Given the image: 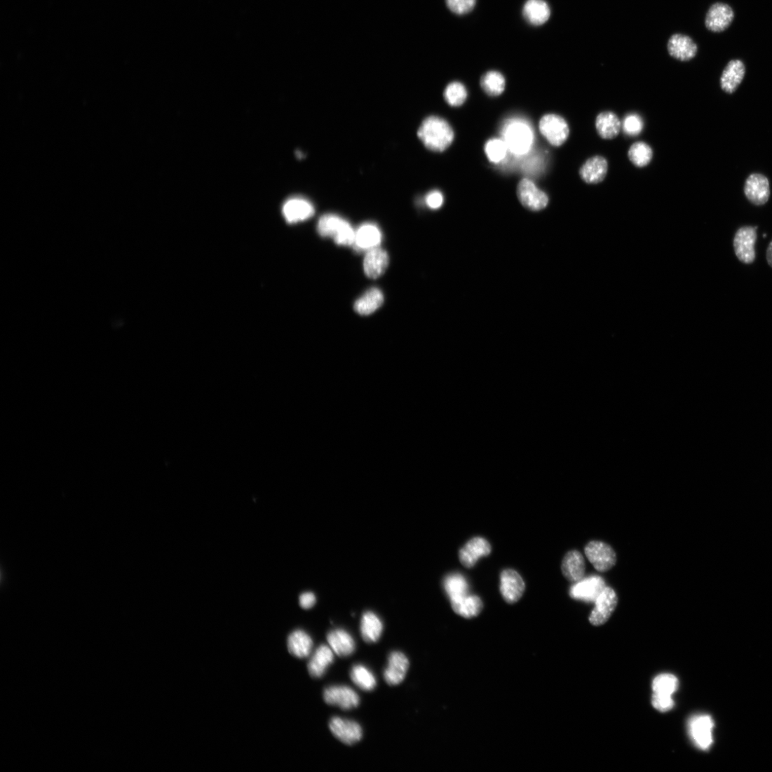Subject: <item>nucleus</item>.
<instances>
[{"mask_svg": "<svg viewBox=\"0 0 772 772\" xmlns=\"http://www.w3.org/2000/svg\"><path fill=\"white\" fill-rule=\"evenodd\" d=\"M334 660V652L332 648L320 646L311 657L308 665L310 675L313 678L322 677Z\"/></svg>", "mask_w": 772, "mask_h": 772, "instance_id": "22", "label": "nucleus"}, {"mask_svg": "<svg viewBox=\"0 0 772 772\" xmlns=\"http://www.w3.org/2000/svg\"><path fill=\"white\" fill-rule=\"evenodd\" d=\"M426 202L429 208L438 209L442 205L444 198L440 192L433 191L426 196Z\"/></svg>", "mask_w": 772, "mask_h": 772, "instance_id": "43", "label": "nucleus"}, {"mask_svg": "<svg viewBox=\"0 0 772 772\" xmlns=\"http://www.w3.org/2000/svg\"><path fill=\"white\" fill-rule=\"evenodd\" d=\"M445 98L451 106L459 107L465 102L467 98V90L461 83H452L445 91Z\"/></svg>", "mask_w": 772, "mask_h": 772, "instance_id": "38", "label": "nucleus"}, {"mask_svg": "<svg viewBox=\"0 0 772 772\" xmlns=\"http://www.w3.org/2000/svg\"><path fill=\"white\" fill-rule=\"evenodd\" d=\"M562 571L564 577L572 583H576L583 578L585 564L583 557L579 551L570 550L565 555L562 564Z\"/></svg>", "mask_w": 772, "mask_h": 772, "instance_id": "23", "label": "nucleus"}, {"mask_svg": "<svg viewBox=\"0 0 772 772\" xmlns=\"http://www.w3.org/2000/svg\"><path fill=\"white\" fill-rule=\"evenodd\" d=\"M585 555L594 567L600 572H606L612 569L616 563V555L609 544L599 541H592L585 548Z\"/></svg>", "mask_w": 772, "mask_h": 772, "instance_id": "5", "label": "nucleus"}, {"mask_svg": "<svg viewBox=\"0 0 772 772\" xmlns=\"http://www.w3.org/2000/svg\"><path fill=\"white\" fill-rule=\"evenodd\" d=\"M596 128L604 139L616 137L621 129V123L616 114L612 112H603L596 120Z\"/></svg>", "mask_w": 772, "mask_h": 772, "instance_id": "32", "label": "nucleus"}, {"mask_svg": "<svg viewBox=\"0 0 772 772\" xmlns=\"http://www.w3.org/2000/svg\"><path fill=\"white\" fill-rule=\"evenodd\" d=\"M670 54L675 58L688 61L695 57L697 46L689 36L683 34H675L668 43Z\"/></svg>", "mask_w": 772, "mask_h": 772, "instance_id": "24", "label": "nucleus"}, {"mask_svg": "<svg viewBox=\"0 0 772 772\" xmlns=\"http://www.w3.org/2000/svg\"><path fill=\"white\" fill-rule=\"evenodd\" d=\"M381 233L374 224H364L355 232L354 245L358 250H370L378 248L381 242Z\"/></svg>", "mask_w": 772, "mask_h": 772, "instance_id": "27", "label": "nucleus"}, {"mask_svg": "<svg viewBox=\"0 0 772 772\" xmlns=\"http://www.w3.org/2000/svg\"><path fill=\"white\" fill-rule=\"evenodd\" d=\"M607 171V161L604 157L597 156L585 162L579 170V175L586 183L597 184L604 180Z\"/></svg>", "mask_w": 772, "mask_h": 772, "instance_id": "21", "label": "nucleus"}, {"mask_svg": "<svg viewBox=\"0 0 772 772\" xmlns=\"http://www.w3.org/2000/svg\"><path fill=\"white\" fill-rule=\"evenodd\" d=\"M618 604V597L612 588L606 586L595 602V607L590 616V621L595 627L607 623Z\"/></svg>", "mask_w": 772, "mask_h": 772, "instance_id": "8", "label": "nucleus"}, {"mask_svg": "<svg viewBox=\"0 0 772 772\" xmlns=\"http://www.w3.org/2000/svg\"><path fill=\"white\" fill-rule=\"evenodd\" d=\"M503 137L508 149L517 155L527 153L533 142L529 127L520 122L508 124L504 130Z\"/></svg>", "mask_w": 772, "mask_h": 772, "instance_id": "3", "label": "nucleus"}, {"mask_svg": "<svg viewBox=\"0 0 772 772\" xmlns=\"http://www.w3.org/2000/svg\"><path fill=\"white\" fill-rule=\"evenodd\" d=\"M715 723L709 715H698L690 722L689 729L692 740L696 746L703 750L710 748L713 744Z\"/></svg>", "mask_w": 772, "mask_h": 772, "instance_id": "7", "label": "nucleus"}, {"mask_svg": "<svg viewBox=\"0 0 772 772\" xmlns=\"http://www.w3.org/2000/svg\"><path fill=\"white\" fill-rule=\"evenodd\" d=\"M316 602V597L311 592L302 594L299 599L301 607L305 609H309L313 607L315 605Z\"/></svg>", "mask_w": 772, "mask_h": 772, "instance_id": "44", "label": "nucleus"}, {"mask_svg": "<svg viewBox=\"0 0 772 772\" xmlns=\"http://www.w3.org/2000/svg\"><path fill=\"white\" fill-rule=\"evenodd\" d=\"M327 640L330 647L339 656H349L355 650L354 639L344 630H337L330 632L327 636Z\"/></svg>", "mask_w": 772, "mask_h": 772, "instance_id": "25", "label": "nucleus"}, {"mask_svg": "<svg viewBox=\"0 0 772 772\" xmlns=\"http://www.w3.org/2000/svg\"><path fill=\"white\" fill-rule=\"evenodd\" d=\"M679 685L677 678L670 674L657 676L652 684L654 693L672 696L677 689Z\"/></svg>", "mask_w": 772, "mask_h": 772, "instance_id": "37", "label": "nucleus"}, {"mask_svg": "<svg viewBox=\"0 0 772 772\" xmlns=\"http://www.w3.org/2000/svg\"><path fill=\"white\" fill-rule=\"evenodd\" d=\"M384 295L381 291L376 287L367 290L364 295L359 299L354 305L356 313L362 316H367L374 313L384 304Z\"/></svg>", "mask_w": 772, "mask_h": 772, "instance_id": "31", "label": "nucleus"}, {"mask_svg": "<svg viewBox=\"0 0 772 772\" xmlns=\"http://www.w3.org/2000/svg\"><path fill=\"white\" fill-rule=\"evenodd\" d=\"M318 232L322 237H330L339 245L354 244L355 232L344 219L333 214L322 216L318 224Z\"/></svg>", "mask_w": 772, "mask_h": 772, "instance_id": "2", "label": "nucleus"}, {"mask_svg": "<svg viewBox=\"0 0 772 772\" xmlns=\"http://www.w3.org/2000/svg\"><path fill=\"white\" fill-rule=\"evenodd\" d=\"M389 264V257L384 250L375 248L367 252L363 269L365 275L372 279H377L382 276L387 269Z\"/></svg>", "mask_w": 772, "mask_h": 772, "instance_id": "18", "label": "nucleus"}, {"mask_svg": "<svg viewBox=\"0 0 772 772\" xmlns=\"http://www.w3.org/2000/svg\"><path fill=\"white\" fill-rule=\"evenodd\" d=\"M313 642L311 637L302 630L293 632L287 639L289 652L298 658L308 657L313 649Z\"/></svg>", "mask_w": 772, "mask_h": 772, "instance_id": "30", "label": "nucleus"}, {"mask_svg": "<svg viewBox=\"0 0 772 772\" xmlns=\"http://www.w3.org/2000/svg\"><path fill=\"white\" fill-rule=\"evenodd\" d=\"M523 15L529 23L539 26L548 21L550 11L544 0H528L524 6Z\"/></svg>", "mask_w": 772, "mask_h": 772, "instance_id": "29", "label": "nucleus"}, {"mask_svg": "<svg viewBox=\"0 0 772 772\" xmlns=\"http://www.w3.org/2000/svg\"><path fill=\"white\" fill-rule=\"evenodd\" d=\"M383 630V623L374 613L369 611L363 615L360 633L365 642H377L382 635Z\"/></svg>", "mask_w": 772, "mask_h": 772, "instance_id": "28", "label": "nucleus"}, {"mask_svg": "<svg viewBox=\"0 0 772 772\" xmlns=\"http://www.w3.org/2000/svg\"><path fill=\"white\" fill-rule=\"evenodd\" d=\"M500 591L507 603L514 604L522 597L525 591V583L518 572L506 569L501 574Z\"/></svg>", "mask_w": 772, "mask_h": 772, "instance_id": "11", "label": "nucleus"}, {"mask_svg": "<svg viewBox=\"0 0 772 772\" xmlns=\"http://www.w3.org/2000/svg\"><path fill=\"white\" fill-rule=\"evenodd\" d=\"M517 196L520 203L527 209L539 211L544 209L548 203V198L540 191L530 180L524 178L518 184Z\"/></svg>", "mask_w": 772, "mask_h": 772, "instance_id": "9", "label": "nucleus"}, {"mask_svg": "<svg viewBox=\"0 0 772 772\" xmlns=\"http://www.w3.org/2000/svg\"><path fill=\"white\" fill-rule=\"evenodd\" d=\"M604 580L597 576L583 578L574 584L570 590V596L574 600L596 602L606 588Z\"/></svg>", "mask_w": 772, "mask_h": 772, "instance_id": "12", "label": "nucleus"}, {"mask_svg": "<svg viewBox=\"0 0 772 772\" xmlns=\"http://www.w3.org/2000/svg\"><path fill=\"white\" fill-rule=\"evenodd\" d=\"M480 83L483 90L491 97L499 96L505 90V79L501 73L496 71L487 72L482 76Z\"/></svg>", "mask_w": 772, "mask_h": 772, "instance_id": "33", "label": "nucleus"}, {"mask_svg": "<svg viewBox=\"0 0 772 772\" xmlns=\"http://www.w3.org/2000/svg\"><path fill=\"white\" fill-rule=\"evenodd\" d=\"M744 191L750 202L755 205H763L770 197L768 180L761 174H752L745 182Z\"/></svg>", "mask_w": 772, "mask_h": 772, "instance_id": "15", "label": "nucleus"}, {"mask_svg": "<svg viewBox=\"0 0 772 772\" xmlns=\"http://www.w3.org/2000/svg\"><path fill=\"white\" fill-rule=\"evenodd\" d=\"M652 705L658 711L666 712L674 707L675 703L672 696L654 693L652 696Z\"/></svg>", "mask_w": 772, "mask_h": 772, "instance_id": "42", "label": "nucleus"}, {"mask_svg": "<svg viewBox=\"0 0 772 772\" xmlns=\"http://www.w3.org/2000/svg\"><path fill=\"white\" fill-rule=\"evenodd\" d=\"M507 146L504 141L499 139L489 140L485 145V153L491 162L499 163L503 161L507 153Z\"/></svg>", "mask_w": 772, "mask_h": 772, "instance_id": "39", "label": "nucleus"}, {"mask_svg": "<svg viewBox=\"0 0 772 772\" xmlns=\"http://www.w3.org/2000/svg\"><path fill=\"white\" fill-rule=\"evenodd\" d=\"M733 16V12L729 6L716 4L710 8L707 15L706 26L712 32H722L731 25Z\"/></svg>", "mask_w": 772, "mask_h": 772, "instance_id": "20", "label": "nucleus"}, {"mask_svg": "<svg viewBox=\"0 0 772 772\" xmlns=\"http://www.w3.org/2000/svg\"><path fill=\"white\" fill-rule=\"evenodd\" d=\"M353 682L360 689L371 691L377 686V679L374 674L363 665H355L351 672Z\"/></svg>", "mask_w": 772, "mask_h": 772, "instance_id": "34", "label": "nucleus"}, {"mask_svg": "<svg viewBox=\"0 0 772 772\" xmlns=\"http://www.w3.org/2000/svg\"><path fill=\"white\" fill-rule=\"evenodd\" d=\"M418 136L426 148L441 153L449 148L454 139V132L449 123L437 116L426 118L421 125Z\"/></svg>", "mask_w": 772, "mask_h": 772, "instance_id": "1", "label": "nucleus"}, {"mask_svg": "<svg viewBox=\"0 0 772 772\" xmlns=\"http://www.w3.org/2000/svg\"><path fill=\"white\" fill-rule=\"evenodd\" d=\"M409 668V661L405 654L399 651L391 653L384 674L386 682L390 686L398 685L405 679Z\"/></svg>", "mask_w": 772, "mask_h": 772, "instance_id": "17", "label": "nucleus"}, {"mask_svg": "<svg viewBox=\"0 0 772 772\" xmlns=\"http://www.w3.org/2000/svg\"><path fill=\"white\" fill-rule=\"evenodd\" d=\"M329 728L338 740L347 745L356 744L363 737L361 726L358 723L340 717L330 720Z\"/></svg>", "mask_w": 772, "mask_h": 772, "instance_id": "13", "label": "nucleus"}, {"mask_svg": "<svg viewBox=\"0 0 772 772\" xmlns=\"http://www.w3.org/2000/svg\"><path fill=\"white\" fill-rule=\"evenodd\" d=\"M323 698L326 704L337 706L343 710L356 708L360 698L355 691L346 686H330L325 689Z\"/></svg>", "mask_w": 772, "mask_h": 772, "instance_id": "10", "label": "nucleus"}, {"mask_svg": "<svg viewBox=\"0 0 772 772\" xmlns=\"http://www.w3.org/2000/svg\"><path fill=\"white\" fill-rule=\"evenodd\" d=\"M766 261H767L768 264L769 265L770 267L772 268V240L769 243V244L768 245V248L766 249Z\"/></svg>", "mask_w": 772, "mask_h": 772, "instance_id": "45", "label": "nucleus"}, {"mask_svg": "<svg viewBox=\"0 0 772 772\" xmlns=\"http://www.w3.org/2000/svg\"><path fill=\"white\" fill-rule=\"evenodd\" d=\"M745 75V66L741 60H734L730 61L723 71L721 77L722 89L727 93H733L743 82Z\"/></svg>", "mask_w": 772, "mask_h": 772, "instance_id": "19", "label": "nucleus"}, {"mask_svg": "<svg viewBox=\"0 0 772 772\" xmlns=\"http://www.w3.org/2000/svg\"><path fill=\"white\" fill-rule=\"evenodd\" d=\"M453 610L459 615L470 618L479 615L483 609L482 600L474 595H465L450 600Z\"/></svg>", "mask_w": 772, "mask_h": 772, "instance_id": "26", "label": "nucleus"}, {"mask_svg": "<svg viewBox=\"0 0 772 772\" xmlns=\"http://www.w3.org/2000/svg\"><path fill=\"white\" fill-rule=\"evenodd\" d=\"M315 213L313 205L302 198H293L283 205V215L287 222L296 224L311 217Z\"/></svg>", "mask_w": 772, "mask_h": 772, "instance_id": "16", "label": "nucleus"}, {"mask_svg": "<svg viewBox=\"0 0 772 772\" xmlns=\"http://www.w3.org/2000/svg\"><path fill=\"white\" fill-rule=\"evenodd\" d=\"M539 130L548 142L555 147L562 145L569 135V128L567 121L556 114H547L542 117L539 123Z\"/></svg>", "mask_w": 772, "mask_h": 772, "instance_id": "6", "label": "nucleus"}, {"mask_svg": "<svg viewBox=\"0 0 772 772\" xmlns=\"http://www.w3.org/2000/svg\"><path fill=\"white\" fill-rule=\"evenodd\" d=\"M444 583L445 590L450 600L468 595L469 586L468 582L461 574H454L448 576Z\"/></svg>", "mask_w": 772, "mask_h": 772, "instance_id": "35", "label": "nucleus"}, {"mask_svg": "<svg viewBox=\"0 0 772 772\" xmlns=\"http://www.w3.org/2000/svg\"><path fill=\"white\" fill-rule=\"evenodd\" d=\"M492 553L489 542L482 537L470 539L459 551V560L466 568H472L483 557L489 556Z\"/></svg>", "mask_w": 772, "mask_h": 772, "instance_id": "14", "label": "nucleus"}, {"mask_svg": "<svg viewBox=\"0 0 772 772\" xmlns=\"http://www.w3.org/2000/svg\"><path fill=\"white\" fill-rule=\"evenodd\" d=\"M621 128L628 135L637 136L644 128V121L638 114H632L624 118Z\"/></svg>", "mask_w": 772, "mask_h": 772, "instance_id": "40", "label": "nucleus"}, {"mask_svg": "<svg viewBox=\"0 0 772 772\" xmlns=\"http://www.w3.org/2000/svg\"><path fill=\"white\" fill-rule=\"evenodd\" d=\"M476 0H446L451 11L457 15H464L475 7Z\"/></svg>", "mask_w": 772, "mask_h": 772, "instance_id": "41", "label": "nucleus"}, {"mask_svg": "<svg viewBox=\"0 0 772 772\" xmlns=\"http://www.w3.org/2000/svg\"><path fill=\"white\" fill-rule=\"evenodd\" d=\"M757 227L743 226L735 233L733 245L738 259L745 264H752L756 259L755 244Z\"/></svg>", "mask_w": 772, "mask_h": 772, "instance_id": "4", "label": "nucleus"}, {"mask_svg": "<svg viewBox=\"0 0 772 772\" xmlns=\"http://www.w3.org/2000/svg\"><path fill=\"white\" fill-rule=\"evenodd\" d=\"M628 156L631 162L637 167L642 168L649 164L653 157L651 147L644 142H638L631 146Z\"/></svg>", "mask_w": 772, "mask_h": 772, "instance_id": "36", "label": "nucleus"}]
</instances>
